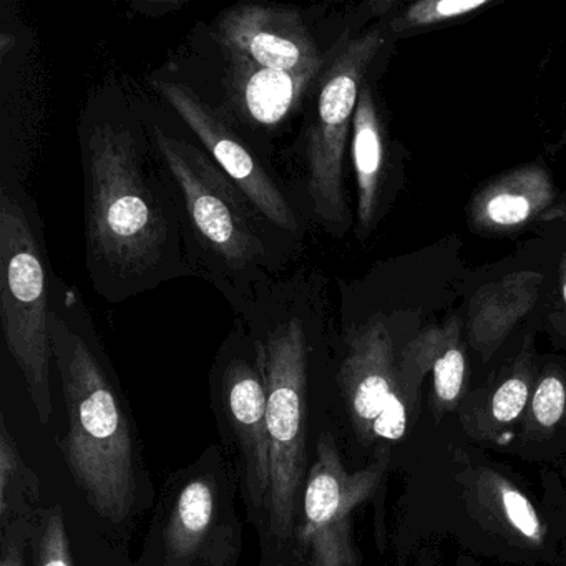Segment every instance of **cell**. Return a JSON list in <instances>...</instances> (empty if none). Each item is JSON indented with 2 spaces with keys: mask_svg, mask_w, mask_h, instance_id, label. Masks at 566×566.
Wrapping results in <instances>:
<instances>
[{
  "mask_svg": "<svg viewBox=\"0 0 566 566\" xmlns=\"http://www.w3.org/2000/svg\"><path fill=\"white\" fill-rule=\"evenodd\" d=\"M84 170L85 264L92 287L124 303L195 276L180 188L161 160L150 118L124 88L88 95L78 118Z\"/></svg>",
  "mask_w": 566,
  "mask_h": 566,
  "instance_id": "cell-1",
  "label": "cell"
},
{
  "mask_svg": "<svg viewBox=\"0 0 566 566\" xmlns=\"http://www.w3.org/2000/svg\"><path fill=\"white\" fill-rule=\"evenodd\" d=\"M150 130L184 198L191 271L210 281L243 317L303 244L266 220L203 147L170 134L154 118Z\"/></svg>",
  "mask_w": 566,
  "mask_h": 566,
  "instance_id": "cell-2",
  "label": "cell"
},
{
  "mask_svg": "<svg viewBox=\"0 0 566 566\" xmlns=\"http://www.w3.org/2000/svg\"><path fill=\"white\" fill-rule=\"evenodd\" d=\"M49 331L67 410L65 463L91 509L105 522L122 525L137 502L134 436L94 346L87 306L59 276L52 283Z\"/></svg>",
  "mask_w": 566,
  "mask_h": 566,
  "instance_id": "cell-3",
  "label": "cell"
},
{
  "mask_svg": "<svg viewBox=\"0 0 566 566\" xmlns=\"http://www.w3.org/2000/svg\"><path fill=\"white\" fill-rule=\"evenodd\" d=\"M323 313L319 277L297 270L264 287L243 316L266 382L270 492L264 516L277 539L291 535L303 502L311 357Z\"/></svg>",
  "mask_w": 566,
  "mask_h": 566,
  "instance_id": "cell-4",
  "label": "cell"
},
{
  "mask_svg": "<svg viewBox=\"0 0 566 566\" xmlns=\"http://www.w3.org/2000/svg\"><path fill=\"white\" fill-rule=\"evenodd\" d=\"M54 276L38 218L24 200L0 188V323L42 423L52 417L49 317Z\"/></svg>",
  "mask_w": 566,
  "mask_h": 566,
  "instance_id": "cell-5",
  "label": "cell"
},
{
  "mask_svg": "<svg viewBox=\"0 0 566 566\" xmlns=\"http://www.w3.org/2000/svg\"><path fill=\"white\" fill-rule=\"evenodd\" d=\"M384 45L380 29L343 39L314 87V105L304 130V191L311 217L326 233L344 237L353 227L347 205L344 160L360 88Z\"/></svg>",
  "mask_w": 566,
  "mask_h": 566,
  "instance_id": "cell-6",
  "label": "cell"
},
{
  "mask_svg": "<svg viewBox=\"0 0 566 566\" xmlns=\"http://www.w3.org/2000/svg\"><path fill=\"white\" fill-rule=\"evenodd\" d=\"M337 386L364 446L397 442L409 430V402L399 377V350L386 314L347 321L340 336Z\"/></svg>",
  "mask_w": 566,
  "mask_h": 566,
  "instance_id": "cell-7",
  "label": "cell"
},
{
  "mask_svg": "<svg viewBox=\"0 0 566 566\" xmlns=\"http://www.w3.org/2000/svg\"><path fill=\"white\" fill-rule=\"evenodd\" d=\"M387 457L366 469L350 472L340 459L336 440L323 433L316 446V459L307 470L297 542L310 566H363L354 543L353 515L373 499L386 473Z\"/></svg>",
  "mask_w": 566,
  "mask_h": 566,
  "instance_id": "cell-8",
  "label": "cell"
},
{
  "mask_svg": "<svg viewBox=\"0 0 566 566\" xmlns=\"http://www.w3.org/2000/svg\"><path fill=\"white\" fill-rule=\"evenodd\" d=\"M150 85L170 105L171 111L177 112L205 150L250 198L261 214L277 230L303 244L306 228L300 211L284 195L283 188L274 180L253 147L244 142L243 134L187 82L154 77Z\"/></svg>",
  "mask_w": 566,
  "mask_h": 566,
  "instance_id": "cell-9",
  "label": "cell"
},
{
  "mask_svg": "<svg viewBox=\"0 0 566 566\" xmlns=\"http://www.w3.org/2000/svg\"><path fill=\"white\" fill-rule=\"evenodd\" d=\"M220 387L238 452L241 480L250 510L264 513L270 492L268 394L256 343L240 327L224 344L220 360Z\"/></svg>",
  "mask_w": 566,
  "mask_h": 566,
  "instance_id": "cell-10",
  "label": "cell"
},
{
  "mask_svg": "<svg viewBox=\"0 0 566 566\" xmlns=\"http://www.w3.org/2000/svg\"><path fill=\"white\" fill-rule=\"evenodd\" d=\"M211 35L258 67L300 77L319 78L329 61L331 51H321L303 12L287 6H233L218 15Z\"/></svg>",
  "mask_w": 566,
  "mask_h": 566,
  "instance_id": "cell-11",
  "label": "cell"
},
{
  "mask_svg": "<svg viewBox=\"0 0 566 566\" xmlns=\"http://www.w3.org/2000/svg\"><path fill=\"white\" fill-rule=\"evenodd\" d=\"M214 45L223 72V105L217 111L237 128L243 125L250 130H276L303 107L319 81L258 67L241 55Z\"/></svg>",
  "mask_w": 566,
  "mask_h": 566,
  "instance_id": "cell-12",
  "label": "cell"
},
{
  "mask_svg": "<svg viewBox=\"0 0 566 566\" xmlns=\"http://www.w3.org/2000/svg\"><path fill=\"white\" fill-rule=\"evenodd\" d=\"M462 321L430 326L399 350V377L410 412H417L423 377L432 374V410L437 420L455 409L465 387Z\"/></svg>",
  "mask_w": 566,
  "mask_h": 566,
  "instance_id": "cell-13",
  "label": "cell"
},
{
  "mask_svg": "<svg viewBox=\"0 0 566 566\" xmlns=\"http://www.w3.org/2000/svg\"><path fill=\"white\" fill-rule=\"evenodd\" d=\"M555 200L548 171L538 165L515 168L493 178L473 197L470 227L482 233L518 230L548 213Z\"/></svg>",
  "mask_w": 566,
  "mask_h": 566,
  "instance_id": "cell-14",
  "label": "cell"
},
{
  "mask_svg": "<svg viewBox=\"0 0 566 566\" xmlns=\"http://www.w3.org/2000/svg\"><path fill=\"white\" fill-rule=\"evenodd\" d=\"M543 274L536 271H516L495 283L483 284L469 303L470 346L492 359L520 321L533 310L539 297Z\"/></svg>",
  "mask_w": 566,
  "mask_h": 566,
  "instance_id": "cell-15",
  "label": "cell"
},
{
  "mask_svg": "<svg viewBox=\"0 0 566 566\" xmlns=\"http://www.w3.org/2000/svg\"><path fill=\"white\" fill-rule=\"evenodd\" d=\"M220 533V496L213 476L188 480L171 503L164 530L167 566H191L210 559Z\"/></svg>",
  "mask_w": 566,
  "mask_h": 566,
  "instance_id": "cell-16",
  "label": "cell"
},
{
  "mask_svg": "<svg viewBox=\"0 0 566 566\" xmlns=\"http://www.w3.org/2000/svg\"><path fill=\"white\" fill-rule=\"evenodd\" d=\"M465 495L473 516L486 528L528 548H538L545 542V526L528 496L496 470H472Z\"/></svg>",
  "mask_w": 566,
  "mask_h": 566,
  "instance_id": "cell-17",
  "label": "cell"
},
{
  "mask_svg": "<svg viewBox=\"0 0 566 566\" xmlns=\"http://www.w3.org/2000/svg\"><path fill=\"white\" fill-rule=\"evenodd\" d=\"M353 164L357 181V237L366 240L379 220L386 184V128L367 82L360 88L354 114Z\"/></svg>",
  "mask_w": 566,
  "mask_h": 566,
  "instance_id": "cell-18",
  "label": "cell"
},
{
  "mask_svg": "<svg viewBox=\"0 0 566 566\" xmlns=\"http://www.w3.org/2000/svg\"><path fill=\"white\" fill-rule=\"evenodd\" d=\"M533 382L532 356L528 349H523L510 373L489 396L463 410V429L479 440H499L528 409Z\"/></svg>",
  "mask_w": 566,
  "mask_h": 566,
  "instance_id": "cell-19",
  "label": "cell"
},
{
  "mask_svg": "<svg viewBox=\"0 0 566 566\" xmlns=\"http://www.w3.org/2000/svg\"><path fill=\"white\" fill-rule=\"evenodd\" d=\"M41 479L25 463L4 417L0 420V533L34 525L41 505Z\"/></svg>",
  "mask_w": 566,
  "mask_h": 566,
  "instance_id": "cell-20",
  "label": "cell"
},
{
  "mask_svg": "<svg viewBox=\"0 0 566 566\" xmlns=\"http://www.w3.org/2000/svg\"><path fill=\"white\" fill-rule=\"evenodd\" d=\"M566 416V380L558 370L548 369L533 387L525 430L546 433L555 430Z\"/></svg>",
  "mask_w": 566,
  "mask_h": 566,
  "instance_id": "cell-21",
  "label": "cell"
},
{
  "mask_svg": "<svg viewBox=\"0 0 566 566\" xmlns=\"http://www.w3.org/2000/svg\"><path fill=\"white\" fill-rule=\"evenodd\" d=\"M34 558L38 566H74L67 523L61 506L41 510L32 528Z\"/></svg>",
  "mask_w": 566,
  "mask_h": 566,
  "instance_id": "cell-22",
  "label": "cell"
},
{
  "mask_svg": "<svg viewBox=\"0 0 566 566\" xmlns=\"http://www.w3.org/2000/svg\"><path fill=\"white\" fill-rule=\"evenodd\" d=\"M490 4V0H420L403 9L397 18L399 29L427 28L472 14Z\"/></svg>",
  "mask_w": 566,
  "mask_h": 566,
  "instance_id": "cell-23",
  "label": "cell"
},
{
  "mask_svg": "<svg viewBox=\"0 0 566 566\" xmlns=\"http://www.w3.org/2000/svg\"><path fill=\"white\" fill-rule=\"evenodd\" d=\"M34 525H14L0 533V539H2L0 566H25V543L31 538Z\"/></svg>",
  "mask_w": 566,
  "mask_h": 566,
  "instance_id": "cell-24",
  "label": "cell"
},
{
  "mask_svg": "<svg viewBox=\"0 0 566 566\" xmlns=\"http://www.w3.org/2000/svg\"><path fill=\"white\" fill-rule=\"evenodd\" d=\"M187 4L185 0H160V2H154V0H144V2H134L132 9L138 12V14L150 15V18H160V15L171 14V12L178 11Z\"/></svg>",
  "mask_w": 566,
  "mask_h": 566,
  "instance_id": "cell-25",
  "label": "cell"
},
{
  "mask_svg": "<svg viewBox=\"0 0 566 566\" xmlns=\"http://www.w3.org/2000/svg\"><path fill=\"white\" fill-rule=\"evenodd\" d=\"M559 280H562L563 303L566 306V253L563 254L562 264H559Z\"/></svg>",
  "mask_w": 566,
  "mask_h": 566,
  "instance_id": "cell-26",
  "label": "cell"
}]
</instances>
